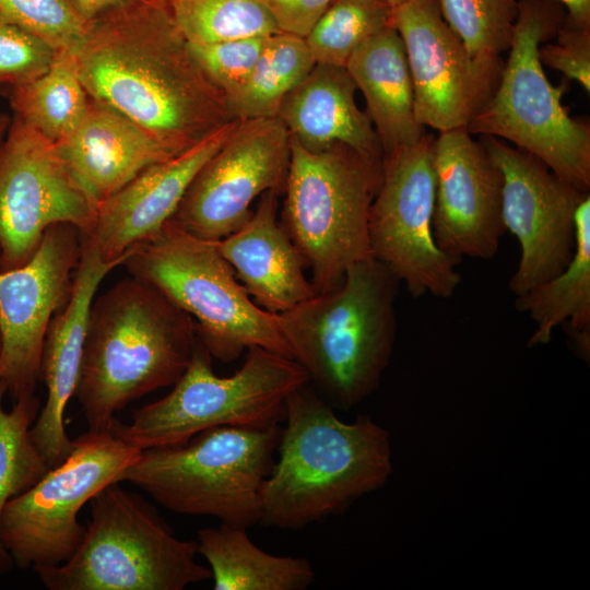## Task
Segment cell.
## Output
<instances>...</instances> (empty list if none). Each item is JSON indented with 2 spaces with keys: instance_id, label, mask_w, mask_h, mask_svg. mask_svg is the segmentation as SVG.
I'll list each match as a JSON object with an SVG mask.
<instances>
[{
  "instance_id": "22",
  "label": "cell",
  "mask_w": 590,
  "mask_h": 590,
  "mask_svg": "<svg viewBox=\"0 0 590 590\" xmlns=\"http://www.w3.org/2000/svg\"><path fill=\"white\" fill-rule=\"evenodd\" d=\"M56 148L97 209L145 168L173 156L130 119L92 99Z\"/></svg>"
},
{
  "instance_id": "41",
  "label": "cell",
  "mask_w": 590,
  "mask_h": 590,
  "mask_svg": "<svg viewBox=\"0 0 590 590\" xmlns=\"http://www.w3.org/2000/svg\"><path fill=\"white\" fill-rule=\"evenodd\" d=\"M392 8L399 5L400 3L404 2L405 0H386Z\"/></svg>"
},
{
  "instance_id": "4",
  "label": "cell",
  "mask_w": 590,
  "mask_h": 590,
  "mask_svg": "<svg viewBox=\"0 0 590 590\" xmlns=\"http://www.w3.org/2000/svg\"><path fill=\"white\" fill-rule=\"evenodd\" d=\"M399 284L373 257L337 287L278 314L292 358L333 409L347 411L378 388L396 341Z\"/></svg>"
},
{
  "instance_id": "33",
  "label": "cell",
  "mask_w": 590,
  "mask_h": 590,
  "mask_svg": "<svg viewBox=\"0 0 590 590\" xmlns=\"http://www.w3.org/2000/svg\"><path fill=\"white\" fill-rule=\"evenodd\" d=\"M0 21L36 35L58 51L72 52L80 47L91 25L70 0H0Z\"/></svg>"
},
{
  "instance_id": "39",
  "label": "cell",
  "mask_w": 590,
  "mask_h": 590,
  "mask_svg": "<svg viewBox=\"0 0 590 590\" xmlns=\"http://www.w3.org/2000/svg\"><path fill=\"white\" fill-rule=\"evenodd\" d=\"M566 8V16L581 25H590V0H552Z\"/></svg>"
},
{
  "instance_id": "27",
  "label": "cell",
  "mask_w": 590,
  "mask_h": 590,
  "mask_svg": "<svg viewBox=\"0 0 590 590\" xmlns=\"http://www.w3.org/2000/svg\"><path fill=\"white\" fill-rule=\"evenodd\" d=\"M90 101L75 55L67 50L57 52L44 74L13 87L10 98L14 116L55 144L76 128Z\"/></svg>"
},
{
  "instance_id": "29",
  "label": "cell",
  "mask_w": 590,
  "mask_h": 590,
  "mask_svg": "<svg viewBox=\"0 0 590 590\" xmlns=\"http://www.w3.org/2000/svg\"><path fill=\"white\" fill-rule=\"evenodd\" d=\"M5 387L0 384V574L14 566L1 539V518L9 502L31 488L50 469L35 446L31 427L42 408L35 393L3 406Z\"/></svg>"
},
{
  "instance_id": "14",
  "label": "cell",
  "mask_w": 590,
  "mask_h": 590,
  "mask_svg": "<svg viewBox=\"0 0 590 590\" xmlns=\"http://www.w3.org/2000/svg\"><path fill=\"white\" fill-rule=\"evenodd\" d=\"M291 135L278 117L239 120L204 163L170 222L199 238L219 241L251 215L268 190L284 191Z\"/></svg>"
},
{
  "instance_id": "31",
  "label": "cell",
  "mask_w": 590,
  "mask_h": 590,
  "mask_svg": "<svg viewBox=\"0 0 590 590\" xmlns=\"http://www.w3.org/2000/svg\"><path fill=\"white\" fill-rule=\"evenodd\" d=\"M390 24L386 0H333L305 40L316 63L345 67L366 39Z\"/></svg>"
},
{
  "instance_id": "9",
  "label": "cell",
  "mask_w": 590,
  "mask_h": 590,
  "mask_svg": "<svg viewBox=\"0 0 590 590\" xmlns=\"http://www.w3.org/2000/svg\"><path fill=\"white\" fill-rule=\"evenodd\" d=\"M91 518L69 560L36 569L49 590H184L211 578L197 541L180 540L156 509L114 482L90 500Z\"/></svg>"
},
{
  "instance_id": "16",
  "label": "cell",
  "mask_w": 590,
  "mask_h": 590,
  "mask_svg": "<svg viewBox=\"0 0 590 590\" xmlns=\"http://www.w3.org/2000/svg\"><path fill=\"white\" fill-rule=\"evenodd\" d=\"M479 140L502 172L503 222L520 245V260L508 283L517 297L568 266L576 245L575 213L589 192L505 140L491 135Z\"/></svg>"
},
{
  "instance_id": "28",
  "label": "cell",
  "mask_w": 590,
  "mask_h": 590,
  "mask_svg": "<svg viewBox=\"0 0 590 590\" xmlns=\"http://www.w3.org/2000/svg\"><path fill=\"white\" fill-rule=\"evenodd\" d=\"M315 64L305 38L283 32L268 36L249 78L226 98L231 118L276 117L286 95Z\"/></svg>"
},
{
  "instance_id": "40",
  "label": "cell",
  "mask_w": 590,
  "mask_h": 590,
  "mask_svg": "<svg viewBox=\"0 0 590 590\" xmlns=\"http://www.w3.org/2000/svg\"><path fill=\"white\" fill-rule=\"evenodd\" d=\"M10 125V120L7 115L0 114V141L3 139L8 128Z\"/></svg>"
},
{
  "instance_id": "10",
  "label": "cell",
  "mask_w": 590,
  "mask_h": 590,
  "mask_svg": "<svg viewBox=\"0 0 590 590\" xmlns=\"http://www.w3.org/2000/svg\"><path fill=\"white\" fill-rule=\"evenodd\" d=\"M122 266L193 319L198 338L212 357L228 363L258 346L292 358L279 316L251 299L216 241L193 236L169 221Z\"/></svg>"
},
{
  "instance_id": "11",
  "label": "cell",
  "mask_w": 590,
  "mask_h": 590,
  "mask_svg": "<svg viewBox=\"0 0 590 590\" xmlns=\"http://www.w3.org/2000/svg\"><path fill=\"white\" fill-rule=\"evenodd\" d=\"M140 452L111 432L75 438L68 457L3 510L1 539L14 565L35 571L69 560L85 532L79 511Z\"/></svg>"
},
{
  "instance_id": "24",
  "label": "cell",
  "mask_w": 590,
  "mask_h": 590,
  "mask_svg": "<svg viewBox=\"0 0 590 590\" xmlns=\"http://www.w3.org/2000/svg\"><path fill=\"white\" fill-rule=\"evenodd\" d=\"M345 68L365 97V111L384 154L422 139L425 128L415 117L406 54L393 24L366 39L352 54Z\"/></svg>"
},
{
  "instance_id": "23",
  "label": "cell",
  "mask_w": 590,
  "mask_h": 590,
  "mask_svg": "<svg viewBox=\"0 0 590 590\" xmlns=\"http://www.w3.org/2000/svg\"><path fill=\"white\" fill-rule=\"evenodd\" d=\"M356 90L345 67L316 63L286 95L276 117L290 135L310 152L340 143L382 160L374 126L355 102Z\"/></svg>"
},
{
  "instance_id": "6",
  "label": "cell",
  "mask_w": 590,
  "mask_h": 590,
  "mask_svg": "<svg viewBox=\"0 0 590 590\" xmlns=\"http://www.w3.org/2000/svg\"><path fill=\"white\" fill-rule=\"evenodd\" d=\"M307 384L308 376L295 359L258 346L247 350L233 375L217 376L198 338L192 358L172 391L135 410L129 423L116 420L110 432L144 450L180 445L219 426L267 428L280 425L287 397Z\"/></svg>"
},
{
  "instance_id": "12",
  "label": "cell",
  "mask_w": 590,
  "mask_h": 590,
  "mask_svg": "<svg viewBox=\"0 0 590 590\" xmlns=\"http://www.w3.org/2000/svg\"><path fill=\"white\" fill-rule=\"evenodd\" d=\"M433 134L382 155L381 181L370 206L373 257L411 296L451 297L461 282L459 264L433 236L435 173Z\"/></svg>"
},
{
  "instance_id": "3",
  "label": "cell",
  "mask_w": 590,
  "mask_h": 590,
  "mask_svg": "<svg viewBox=\"0 0 590 590\" xmlns=\"http://www.w3.org/2000/svg\"><path fill=\"white\" fill-rule=\"evenodd\" d=\"M197 343L193 319L144 280L130 275L95 297L74 394L88 430L110 432L130 402L173 386Z\"/></svg>"
},
{
  "instance_id": "34",
  "label": "cell",
  "mask_w": 590,
  "mask_h": 590,
  "mask_svg": "<svg viewBox=\"0 0 590 590\" xmlns=\"http://www.w3.org/2000/svg\"><path fill=\"white\" fill-rule=\"evenodd\" d=\"M267 37H246L214 43H189L209 79L227 96L238 91L256 66Z\"/></svg>"
},
{
  "instance_id": "1",
  "label": "cell",
  "mask_w": 590,
  "mask_h": 590,
  "mask_svg": "<svg viewBox=\"0 0 590 590\" xmlns=\"http://www.w3.org/2000/svg\"><path fill=\"white\" fill-rule=\"evenodd\" d=\"M88 97L130 119L172 155L232 121L167 0H123L91 21L74 52Z\"/></svg>"
},
{
  "instance_id": "2",
  "label": "cell",
  "mask_w": 590,
  "mask_h": 590,
  "mask_svg": "<svg viewBox=\"0 0 590 590\" xmlns=\"http://www.w3.org/2000/svg\"><path fill=\"white\" fill-rule=\"evenodd\" d=\"M309 384L285 402L278 460L261 489L259 523L298 530L345 510L392 473L388 433L368 416L341 421Z\"/></svg>"
},
{
  "instance_id": "20",
  "label": "cell",
  "mask_w": 590,
  "mask_h": 590,
  "mask_svg": "<svg viewBox=\"0 0 590 590\" xmlns=\"http://www.w3.org/2000/svg\"><path fill=\"white\" fill-rule=\"evenodd\" d=\"M120 262L105 261L82 236L81 257L67 304L51 319L44 340L39 380L47 398L31 427L32 439L49 468L70 453L73 440L64 426V413L75 394L92 303L101 282Z\"/></svg>"
},
{
  "instance_id": "21",
  "label": "cell",
  "mask_w": 590,
  "mask_h": 590,
  "mask_svg": "<svg viewBox=\"0 0 590 590\" xmlns=\"http://www.w3.org/2000/svg\"><path fill=\"white\" fill-rule=\"evenodd\" d=\"M279 194L275 190L261 194L249 219L216 241L253 302L276 315L317 294L304 273L300 252L278 221Z\"/></svg>"
},
{
  "instance_id": "13",
  "label": "cell",
  "mask_w": 590,
  "mask_h": 590,
  "mask_svg": "<svg viewBox=\"0 0 590 590\" xmlns=\"http://www.w3.org/2000/svg\"><path fill=\"white\" fill-rule=\"evenodd\" d=\"M96 213L56 144L14 116L0 141V269L27 262L52 225L86 235Z\"/></svg>"
},
{
  "instance_id": "30",
  "label": "cell",
  "mask_w": 590,
  "mask_h": 590,
  "mask_svg": "<svg viewBox=\"0 0 590 590\" xmlns=\"http://www.w3.org/2000/svg\"><path fill=\"white\" fill-rule=\"evenodd\" d=\"M189 43L204 44L280 33L261 0H167Z\"/></svg>"
},
{
  "instance_id": "37",
  "label": "cell",
  "mask_w": 590,
  "mask_h": 590,
  "mask_svg": "<svg viewBox=\"0 0 590 590\" xmlns=\"http://www.w3.org/2000/svg\"><path fill=\"white\" fill-rule=\"evenodd\" d=\"M280 32L305 38L333 0H261Z\"/></svg>"
},
{
  "instance_id": "8",
  "label": "cell",
  "mask_w": 590,
  "mask_h": 590,
  "mask_svg": "<svg viewBox=\"0 0 590 590\" xmlns=\"http://www.w3.org/2000/svg\"><path fill=\"white\" fill-rule=\"evenodd\" d=\"M382 160L345 144L310 152L291 137L282 225L311 273L316 293L337 287L373 258L368 222Z\"/></svg>"
},
{
  "instance_id": "26",
  "label": "cell",
  "mask_w": 590,
  "mask_h": 590,
  "mask_svg": "<svg viewBox=\"0 0 590 590\" xmlns=\"http://www.w3.org/2000/svg\"><path fill=\"white\" fill-rule=\"evenodd\" d=\"M197 545L210 565L214 590H306L316 578L307 558L261 550L247 528L221 522L201 529Z\"/></svg>"
},
{
  "instance_id": "25",
  "label": "cell",
  "mask_w": 590,
  "mask_h": 590,
  "mask_svg": "<svg viewBox=\"0 0 590 590\" xmlns=\"http://www.w3.org/2000/svg\"><path fill=\"white\" fill-rule=\"evenodd\" d=\"M576 245L568 266L553 279L517 296L515 307L535 322L529 346L546 344L563 326L579 352L590 347V194L575 213Z\"/></svg>"
},
{
  "instance_id": "35",
  "label": "cell",
  "mask_w": 590,
  "mask_h": 590,
  "mask_svg": "<svg viewBox=\"0 0 590 590\" xmlns=\"http://www.w3.org/2000/svg\"><path fill=\"white\" fill-rule=\"evenodd\" d=\"M58 50L36 35L0 21V83L13 87L44 74Z\"/></svg>"
},
{
  "instance_id": "32",
  "label": "cell",
  "mask_w": 590,
  "mask_h": 590,
  "mask_svg": "<svg viewBox=\"0 0 590 590\" xmlns=\"http://www.w3.org/2000/svg\"><path fill=\"white\" fill-rule=\"evenodd\" d=\"M445 21L476 58L508 51L519 0H438Z\"/></svg>"
},
{
  "instance_id": "19",
  "label": "cell",
  "mask_w": 590,
  "mask_h": 590,
  "mask_svg": "<svg viewBox=\"0 0 590 590\" xmlns=\"http://www.w3.org/2000/svg\"><path fill=\"white\" fill-rule=\"evenodd\" d=\"M232 120L196 144L153 164L102 203L86 235L105 261L120 262L153 238L175 214L192 179L225 143Z\"/></svg>"
},
{
  "instance_id": "17",
  "label": "cell",
  "mask_w": 590,
  "mask_h": 590,
  "mask_svg": "<svg viewBox=\"0 0 590 590\" xmlns=\"http://www.w3.org/2000/svg\"><path fill=\"white\" fill-rule=\"evenodd\" d=\"M81 250V232L56 224L27 262L0 269V384L13 400L35 393L46 332L70 297Z\"/></svg>"
},
{
  "instance_id": "18",
  "label": "cell",
  "mask_w": 590,
  "mask_h": 590,
  "mask_svg": "<svg viewBox=\"0 0 590 590\" xmlns=\"http://www.w3.org/2000/svg\"><path fill=\"white\" fill-rule=\"evenodd\" d=\"M467 128L438 132L433 141L435 203L433 236L441 251L488 260L507 232L503 222V175Z\"/></svg>"
},
{
  "instance_id": "36",
  "label": "cell",
  "mask_w": 590,
  "mask_h": 590,
  "mask_svg": "<svg viewBox=\"0 0 590 590\" xmlns=\"http://www.w3.org/2000/svg\"><path fill=\"white\" fill-rule=\"evenodd\" d=\"M555 42L541 45L542 64L577 81L590 92V25H581L565 16L554 36Z\"/></svg>"
},
{
  "instance_id": "7",
  "label": "cell",
  "mask_w": 590,
  "mask_h": 590,
  "mask_svg": "<svg viewBox=\"0 0 590 590\" xmlns=\"http://www.w3.org/2000/svg\"><path fill=\"white\" fill-rule=\"evenodd\" d=\"M281 429L219 426L180 445L144 449L119 483H131L176 514L248 529L260 520L261 489Z\"/></svg>"
},
{
  "instance_id": "5",
  "label": "cell",
  "mask_w": 590,
  "mask_h": 590,
  "mask_svg": "<svg viewBox=\"0 0 590 590\" xmlns=\"http://www.w3.org/2000/svg\"><path fill=\"white\" fill-rule=\"evenodd\" d=\"M565 13L552 0H519L507 61L492 97L468 125L532 154L581 192L590 190V128L562 104L566 85L554 86L540 60Z\"/></svg>"
},
{
  "instance_id": "15",
  "label": "cell",
  "mask_w": 590,
  "mask_h": 590,
  "mask_svg": "<svg viewBox=\"0 0 590 590\" xmlns=\"http://www.w3.org/2000/svg\"><path fill=\"white\" fill-rule=\"evenodd\" d=\"M392 24L404 45L417 122L438 132L467 128L497 87L502 57H473L438 0H405L392 8Z\"/></svg>"
},
{
  "instance_id": "38",
  "label": "cell",
  "mask_w": 590,
  "mask_h": 590,
  "mask_svg": "<svg viewBox=\"0 0 590 590\" xmlns=\"http://www.w3.org/2000/svg\"><path fill=\"white\" fill-rule=\"evenodd\" d=\"M121 1L123 0H70L76 12L87 21L94 20Z\"/></svg>"
}]
</instances>
